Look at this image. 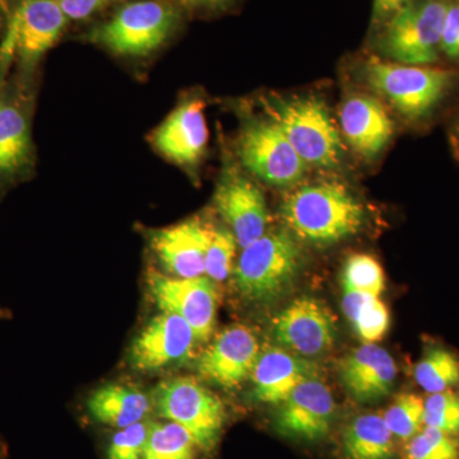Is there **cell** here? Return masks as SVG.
Listing matches in <instances>:
<instances>
[{"label": "cell", "instance_id": "cell-7", "mask_svg": "<svg viewBox=\"0 0 459 459\" xmlns=\"http://www.w3.org/2000/svg\"><path fill=\"white\" fill-rule=\"evenodd\" d=\"M446 0H412L385 22L382 48L402 65L437 62L442 41Z\"/></svg>", "mask_w": 459, "mask_h": 459}, {"label": "cell", "instance_id": "cell-37", "mask_svg": "<svg viewBox=\"0 0 459 459\" xmlns=\"http://www.w3.org/2000/svg\"><path fill=\"white\" fill-rule=\"evenodd\" d=\"M5 313L3 310H0V318H4Z\"/></svg>", "mask_w": 459, "mask_h": 459}, {"label": "cell", "instance_id": "cell-16", "mask_svg": "<svg viewBox=\"0 0 459 459\" xmlns=\"http://www.w3.org/2000/svg\"><path fill=\"white\" fill-rule=\"evenodd\" d=\"M68 17L59 0H26L18 9L7 39L25 65H35L65 31Z\"/></svg>", "mask_w": 459, "mask_h": 459}, {"label": "cell", "instance_id": "cell-22", "mask_svg": "<svg viewBox=\"0 0 459 459\" xmlns=\"http://www.w3.org/2000/svg\"><path fill=\"white\" fill-rule=\"evenodd\" d=\"M31 156L26 115L8 99L0 98V177L20 171Z\"/></svg>", "mask_w": 459, "mask_h": 459}, {"label": "cell", "instance_id": "cell-14", "mask_svg": "<svg viewBox=\"0 0 459 459\" xmlns=\"http://www.w3.org/2000/svg\"><path fill=\"white\" fill-rule=\"evenodd\" d=\"M195 342V332L186 320L162 312L133 341L129 360L140 371L164 369L189 359Z\"/></svg>", "mask_w": 459, "mask_h": 459}, {"label": "cell", "instance_id": "cell-24", "mask_svg": "<svg viewBox=\"0 0 459 459\" xmlns=\"http://www.w3.org/2000/svg\"><path fill=\"white\" fill-rule=\"evenodd\" d=\"M416 383L428 394L459 388V358L448 347L431 343L413 369Z\"/></svg>", "mask_w": 459, "mask_h": 459}, {"label": "cell", "instance_id": "cell-2", "mask_svg": "<svg viewBox=\"0 0 459 459\" xmlns=\"http://www.w3.org/2000/svg\"><path fill=\"white\" fill-rule=\"evenodd\" d=\"M265 113L307 166L336 168L342 157V141L322 100L301 98L265 101Z\"/></svg>", "mask_w": 459, "mask_h": 459}, {"label": "cell", "instance_id": "cell-34", "mask_svg": "<svg viewBox=\"0 0 459 459\" xmlns=\"http://www.w3.org/2000/svg\"><path fill=\"white\" fill-rule=\"evenodd\" d=\"M68 20L80 21L96 13L110 0H59Z\"/></svg>", "mask_w": 459, "mask_h": 459}, {"label": "cell", "instance_id": "cell-30", "mask_svg": "<svg viewBox=\"0 0 459 459\" xmlns=\"http://www.w3.org/2000/svg\"><path fill=\"white\" fill-rule=\"evenodd\" d=\"M238 241L230 229L211 228L205 253L204 274L214 282L225 281L231 273Z\"/></svg>", "mask_w": 459, "mask_h": 459}, {"label": "cell", "instance_id": "cell-33", "mask_svg": "<svg viewBox=\"0 0 459 459\" xmlns=\"http://www.w3.org/2000/svg\"><path fill=\"white\" fill-rule=\"evenodd\" d=\"M440 51L459 62V4L448 3L444 17Z\"/></svg>", "mask_w": 459, "mask_h": 459}, {"label": "cell", "instance_id": "cell-11", "mask_svg": "<svg viewBox=\"0 0 459 459\" xmlns=\"http://www.w3.org/2000/svg\"><path fill=\"white\" fill-rule=\"evenodd\" d=\"M259 355L255 333L244 325H232L201 353L195 368L202 379L234 389L252 377Z\"/></svg>", "mask_w": 459, "mask_h": 459}, {"label": "cell", "instance_id": "cell-18", "mask_svg": "<svg viewBox=\"0 0 459 459\" xmlns=\"http://www.w3.org/2000/svg\"><path fill=\"white\" fill-rule=\"evenodd\" d=\"M341 382L359 402L383 400L394 389L397 367L394 358L376 343H365L338 367Z\"/></svg>", "mask_w": 459, "mask_h": 459}, {"label": "cell", "instance_id": "cell-31", "mask_svg": "<svg viewBox=\"0 0 459 459\" xmlns=\"http://www.w3.org/2000/svg\"><path fill=\"white\" fill-rule=\"evenodd\" d=\"M425 427L459 437V392L457 389L429 394L425 400Z\"/></svg>", "mask_w": 459, "mask_h": 459}, {"label": "cell", "instance_id": "cell-36", "mask_svg": "<svg viewBox=\"0 0 459 459\" xmlns=\"http://www.w3.org/2000/svg\"><path fill=\"white\" fill-rule=\"evenodd\" d=\"M179 2L186 9H212L223 7L231 0H179Z\"/></svg>", "mask_w": 459, "mask_h": 459}, {"label": "cell", "instance_id": "cell-19", "mask_svg": "<svg viewBox=\"0 0 459 459\" xmlns=\"http://www.w3.org/2000/svg\"><path fill=\"white\" fill-rule=\"evenodd\" d=\"M255 398L263 403L280 404L299 385L319 379V367L303 356L282 349L261 352L252 374Z\"/></svg>", "mask_w": 459, "mask_h": 459}, {"label": "cell", "instance_id": "cell-17", "mask_svg": "<svg viewBox=\"0 0 459 459\" xmlns=\"http://www.w3.org/2000/svg\"><path fill=\"white\" fill-rule=\"evenodd\" d=\"M211 226L199 219L151 232L153 255L169 274L179 279L204 276Z\"/></svg>", "mask_w": 459, "mask_h": 459}, {"label": "cell", "instance_id": "cell-8", "mask_svg": "<svg viewBox=\"0 0 459 459\" xmlns=\"http://www.w3.org/2000/svg\"><path fill=\"white\" fill-rule=\"evenodd\" d=\"M238 152L244 168L271 186H291L304 177L307 168L270 117L250 119L244 124Z\"/></svg>", "mask_w": 459, "mask_h": 459}, {"label": "cell", "instance_id": "cell-26", "mask_svg": "<svg viewBox=\"0 0 459 459\" xmlns=\"http://www.w3.org/2000/svg\"><path fill=\"white\" fill-rule=\"evenodd\" d=\"M195 444L188 431L175 424H151L142 459H195Z\"/></svg>", "mask_w": 459, "mask_h": 459}, {"label": "cell", "instance_id": "cell-15", "mask_svg": "<svg viewBox=\"0 0 459 459\" xmlns=\"http://www.w3.org/2000/svg\"><path fill=\"white\" fill-rule=\"evenodd\" d=\"M333 395L319 379L307 380L280 403L276 430L292 439L316 442L327 437L333 422Z\"/></svg>", "mask_w": 459, "mask_h": 459}, {"label": "cell", "instance_id": "cell-12", "mask_svg": "<svg viewBox=\"0 0 459 459\" xmlns=\"http://www.w3.org/2000/svg\"><path fill=\"white\" fill-rule=\"evenodd\" d=\"M214 205L243 249L265 234L270 223L267 202L262 190L240 172H225L214 193Z\"/></svg>", "mask_w": 459, "mask_h": 459}, {"label": "cell", "instance_id": "cell-4", "mask_svg": "<svg viewBox=\"0 0 459 459\" xmlns=\"http://www.w3.org/2000/svg\"><path fill=\"white\" fill-rule=\"evenodd\" d=\"M178 18L177 9L160 0L129 3L95 29L91 40L117 56H150L170 38Z\"/></svg>", "mask_w": 459, "mask_h": 459}, {"label": "cell", "instance_id": "cell-21", "mask_svg": "<svg viewBox=\"0 0 459 459\" xmlns=\"http://www.w3.org/2000/svg\"><path fill=\"white\" fill-rule=\"evenodd\" d=\"M93 420L117 429L143 421L150 413V400L143 392L123 385H108L93 392L87 401Z\"/></svg>", "mask_w": 459, "mask_h": 459}, {"label": "cell", "instance_id": "cell-32", "mask_svg": "<svg viewBox=\"0 0 459 459\" xmlns=\"http://www.w3.org/2000/svg\"><path fill=\"white\" fill-rule=\"evenodd\" d=\"M150 430L151 425L143 421L120 429L108 446V459H142Z\"/></svg>", "mask_w": 459, "mask_h": 459}, {"label": "cell", "instance_id": "cell-28", "mask_svg": "<svg viewBox=\"0 0 459 459\" xmlns=\"http://www.w3.org/2000/svg\"><path fill=\"white\" fill-rule=\"evenodd\" d=\"M342 283L343 290L365 292L379 298L385 286V271L373 256L353 255L344 264Z\"/></svg>", "mask_w": 459, "mask_h": 459}, {"label": "cell", "instance_id": "cell-13", "mask_svg": "<svg viewBox=\"0 0 459 459\" xmlns=\"http://www.w3.org/2000/svg\"><path fill=\"white\" fill-rule=\"evenodd\" d=\"M205 105L201 99L181 101L153 132V147L169 161L193 169L204 159L208 144Z\"/></svg>", "mask_w": 459, "mask_h": 459}, {"label": "cell", "instance_id": "cell-3", "mask_svg": "<svg viewBox=\"0 0 459 459\" xmlns=\"http://www.w3.org/2000/svg\"><path fill=\"white\" fill-rule=\"evenodd\" d=\"M301 267V249L286 231L264 234L244 247L234 272L238 294L252 303L274 300L289 289Z\"/></svg>", "mask_w": 459, "mask_h": 459}, {"label": "cell", "instance_id": "cell-29", "mask_svg": "<svg viewBox=\"0 0 459 459\" xmlns=\"http://www.w3.org/2000/svg\"><path fill=\"white\" fill-rule=\"evenodd\" d=\"M406 459H459V437L424 427L404 448Z\"/></svg>", "mask_w": 459, "mask_h": 459}, {"label": "cell", "instance_id": "cell-23", "mask_svg": "<svg viewBox=\"0 0 459 459\" xmlns=\"http://www.w3.org/2000/svg\"><path fill=\"white\" fill-rule=\"evenodd\" d=\"M394 437L383 416L367 413L353 420L343 435L347 459H391Z\"/></svg>", "mask_w": 459, "mask_h": 459}, {"label": "cell", "instance_id": "cell-25", "mask_svg": "<svg viewBox=\"0 0 459 459\" xmlns=\"http://www.w3.org/2000/svg\"><path fill=\"white\" fill-rule=\"evenodd\" d=\"M342 309L365 343H376L388 331L389 313L377 296L343 290Z\"/></svg>", "mask_w": 459, "mask_h": 459}, {"label": "cell", "instance_id": "cell-1", "mask_svg": "<svg viewBox=\"0 0 459 459\" xmlns=\"http://www.w3.org/2000/svg\"><path fill=\"white\" fill-rule=\"evenodd\" d=\"M281 217L299 238L329 246L352 237L364 223V208L351 193L334 181L304 186L290 193Z\"/></svg>", "mask_w": 459, "mask_h": 459}, {"label": "cell", "instance_id": "cell-6", "mask_svg": "<svg viewBox=\"0 0 459 459\" xmlns=\"http://www.w3.org/2000/svg\"><path fill=\"white\" fill-rule=\"evenodd\" d=\"M157 412L188 431L197 448L212 452L226 421L222 401L193 377L166 380L156 388Z\"/></svg>", "mask_w": 459, "mask_h": 459}, {"label": "cell", "instance_id": "cell-9", "mask_svg": "<svg viewBox=\"0 0 459 459\" xmlns=\"http://www.w3.org/2000/svg\"><path fill=\"white\" fill-rule=\"evenodd\" d=\"M147 285L161 312L177 314L186 320L198 342L210 340L216 325L220 300L219 289L213 280L207 276L179 279L151 268Z\"/></svg>", "mask_w": 459, "mask_h": 459}, {"label": "cell", "instance_id": "cell-10", "mask_svg": "<svg viewBox=\"0 0 459 459\" xmlns=\"http://www.w3.org/2000/svg\"><path fill=\"white\" fill-rule=\"evenodd\" d=\"M274 340L290 351L316 356L331 349L337 336L333 314L316 299H296L272 323Z\"/></svg>", "mask_w": 459, "mask_h": 459}, {"label": "cell", "instance_id": "cell-27", "mask_svg": "<svg viewBox=\"0 0 459 459\" xmlns=\"http://www.w3.org/2000/svg\"><path fill=\"white\" fill-rule=\"evenodd\" d=\"M425 400L415 394H402L385 411L386 427L402 442H409L424 429Z\"/></svg>", "mask_w": 459, "mask_h": 459}, {"label": "cell", "instance_id": "cell-35", "mask_svg": "<svg viewBox=\"0 0 459 459\" xmlns=\"http://www.w3.org/2000/svg\"><path fill=\"white\" fill-rule=\"evenodd\" d=\"M412 0H373V22L385 23Z\"/></svg>", "mask_w": 459, "mask_h": 459}, {"label": "cell", "instance_id": "cell-20", "mask_svg": "<svg viewBox=\"0 0 459 459\" xmlns=\"http://www.w3.org/2000/svg\"><path fill=\"white\" fill-rule=\"evenodd\" d=\"M344 137L356 153L373 159L385 150L394 135V123L385 107L367 95L351 96L340 110Z\"/></svg>", "mask_w": 459, "mask_h": 459}, {"label": "cell", "instance_id": "cell-5", "mask_svg": "<svg viewBox=\"0 0 459 459\" xmlns=\"http://www.w3.org/2000/svg\"><path fill=\"white\" fill-rule=\"evenodd\" d=\"M365 74L370 86L411 120L428 117L453 83V74L446 69L380 60H370Z\"/></svg>", "mask_w": 459, "mask_h": 459}]
</instances>
